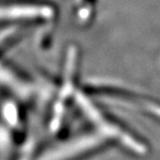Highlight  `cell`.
Here are the masks:
<instances>
[{"instance_id": "cell-1", "label": "cell", "mask_w": 160, "mask_h": 160, "mask_svg": "<svg viewBox=\"0 0 160 160\" xmlns=\"http://www.w3.org/2000/svg\"><path fill=\"white\" fill-rule=\"evenodd\" d=\"M56 14V6L46 0H0V27L16 23H47Z\"/></svg>"}, {"instance_id": "cell-2", "label": "cell", "mask_w": 160, "mask_h": 160, "mask_svg": "<svg viewBox=\"0 0 160 160\" xmlns=\"http://www.w3.org/2000/svg\"><path fill=\"white\" fill-rule=\"evenodd\" d=\"M86 92L100 97L109 98L114 101L134 107L142 113L160 120V101L150 96L139 94L127 88L112 84H91L85 86Z\"/></svg>"}, {"instance_id": "cell-3", "label": "cell", "mask_w": 160, "mask_h": 160, "mask_svg": "<svg viewBox=\"0 0 160 160\" xmlns=\"http://www.w3.org/2000/svg\"><path fill=\"white\" fill-rule=\"evenodd\" d=\"M96 0H81L77 6V16L79 23L83 26L88 24L92 20V16H94Z\"/></svg>"}]
</instances>
